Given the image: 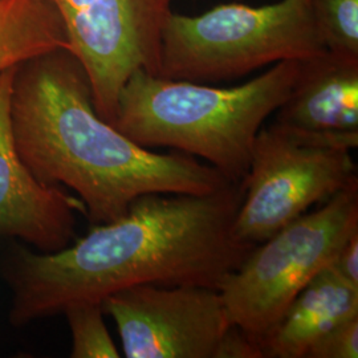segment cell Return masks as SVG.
Listing matches in <instances>:
<instances>
[{
  "instance_id": "cell-1",
  "label": "cell",
  "mask_w": 358,
  "mask_h": 358,
  "mask_svg": "<svg viewBox=\"0 0 358 358\" xmlns=\"http://www.w3.org/2000/svg\"><path fill=\"white\" fill-rule=\"evenodd\" d=\"M242 196V182L202 195L148 194L62 250L16 248L3 268L10 320L24 325L141 284L217 289L252 250L232 232Z\"/></svg>"
},
{
  "instance_id": "cell-2",
  "label": "cell",
  "mask_w": 358,
  "mask_h": 358,
  "mask_svg": "<svg viewBox=\"0 0 358 358\" xmlns=\"http://www.w3.org/2000/svg\"><path fill=\"white\" fill-rule=\"evenodd\" d=\"M11 120L17 150L34 176L71 189L93 224L122 217L148 194L202 195L234 183L192 155L142 148L105 121L85 71L66 50L17 68Z\"/></svg>"
},
{
  "instance_id": "cell-3",
  "label": "cell",
  "mask_w": 358,
  "mask_h": 358,
  "mask_svg": "<svg viewBox=\"0 0 358 358\" xmlns=\"http://www.w3.org/2000/svg\"><path fill=\"white\" fill-rule=\"evenodd\" d=\"M301 64L276 63L231 88L137 69L121 90L112 125L142 148L192 155L238 183L248 171L259 130L289 96Z\"/></svg>"
},
{
  "instance_id": "cell-4",
  "label": "cell",
  "mask_w": 358,
  "mask_h": 358,
  "mask_svg": "<svg viewBox=\"0 0 358 358\" xmlns=\"http://www.w3.org/2000/svg\"><path fill=\"white\" fill-rule=\"evenodd\" d=\"M325 52L309 0L262 7L226 3L196 16L170 10L161 28L157 76L219 83Z\"/></svg>"
},
{
  "instance_id": "cell-5",
  "label": "cell",
  "mask_w": 358,
  "mask_h": 358,
  "mask_svg": "<svg viewBox=\"0 0 358 358\" xmlns=\"http://www.w3.org/2000/svg\"><path fill=\"white\" fill-rule=\"evenodd\" d=\"M356 231L358 182L256 244L217 285L230 325L260 345Z\"/></svg>"
},
{
  "instance_id": "cell-6",
  "label": "cell",
  "mask_w": 358,
  "mask_h": 358,
  "mask_svg": "<svg viewBox=\"0 0 358 358\" xmlns=\"http://www.w3.org/2000/svg\"><path fill=\"white\" fill-rule=\"evenodd\" d=\"M349 148L272 122L256 136L243 196L232 232L239 243L267 241L315 205L353 183L357 165Z\"/></svg>"
},
{
  "instance_id": "cell-7",
  "label": "cell",
  "mask_w": 358,
  "mask_h": 358,
  "mask_svg": "<svg viewBox=\"0 0 358 358\" xmlns=\"http://www.w3.org/2000/svg\"><path fill=\"white\" fill-rule=\"evenodd\" d=\"M69 52L90 80L99 115L113 124L121 90L137 69L158 75L165 0H50Z\"/></svg>"
},
{
  "instance_id": "cell-8",
  "label": "cell",
  "mask_w": 358,
  "mask_h": 358,
  "mask_svg": "<svg viewBox=\"0 0 358 358\" xmlns=\"http://www.w3.org/2000/svg\"><path fill=\"white\" fill-rule=\"evenodd\" d=\"M101 307L127 358H214L231 327L219 291L205 285H134Z\"/></svg>"
},
{
  "instance_id": "cell-9",
  "label": "cell",
  "mask_w": 358,
  "mask_h": 358,
  "mask_svg": "<svg viewBox=\"0 0 358 358\" xmlns=\"http://www.w3.org/2000/svg\"><path fill=\"white\" fill-rule=\"evenodd\" d=\"M17 68L0 73V236L53 252L72 242L76 215L87 211L76 195L38 180L19 154L11 120Z\"/></svg>"
},
{
  "instance_id": "cell-10",
  "label": "cell",
  "mask_w": 358,
  "mask_h": 358,
  "mask_svg": "<svg viewBox=\"0 0 358 358\" xmlns=\"http://www.w3.org/2000/svg\"><path fill=\"white\" fill-rule=\"evenodd\" d=\"M273 122L356 150L358 146V59L327 51L304 60Z\"/></svg>"
},
{
  "instance_id": "cell-11",
  "label": "cell",
  "mask_w": 358,
  "mask_h": 358,
  "mask_svg": "<svg viewBox=\"0 0 358 358\" xmlns=\"http://www.w3.org/2000/svg\"><path fill=\"white\" fill-rule=\"evenodd\" d=\"M355 316H358V287L341 279L328 264L294 297L262 341L263 356L306 358L324 334Z\"/></svg>"
},
{
  "instance_id": "cell-12",
  "label": "cell",
  "mask_w": 358,
  "mask_h": 358,
  "mask_svg": "<svg viewBox=\"0 0 358 358\" xmlns=\"http://www.w3.org/2000/svg\"><path fill=\"white\" fill-rule=\"evenodd\" d=\"M59 50L69 44L50 0H0V73Z\"/></svg>"
},
{
  "instance_id": "cell-13",
  "label": "cell",
  "mask_w": 358,
  "mask_h": 358,
  "mask_svg": "<svg viewBox=\"0 0 358 358\" xmlns=\"http://www.w3.org/2000/svg\"><path fill=\"white\" fill-rule=\"evenodd\" d=\"M63 313L66 316L72 334L71 357H121L103 321L105 313L101 303H75L65 308Z\"/></svg>"
},
{
  "instance_id": "cell-14",
  "label": "cell",
  "mask_w": 358,
  "mask_h": 358,
  "mask_svg": "<svg viewBox=\"0 0 358 358\" xmlns=\"http://www.w3.org/2000/svg\"><path fill=\"white\" fill-rule=\"evenodd\" d=\"M327 51L358 59V0H309Z\"/></svg>"
},
{
  "instance_id": "cell-15",
  "label": "cell",
  "mask_w": 358,
  "mask_h": 358,
  "mask_svg": "<svg viewBox=\"0 0 358 358\" xmlns=\"http://www.w3.org/2000/svg\"><path fill=\"white\" fill-rule=\"evenodd\" d=\"M357 357L358 316H355L324 334L308 350L306 358Z\"/></svg>"
},
{
  "instance_id": "cell-16",
  "label": "cell",
  "mask_w": 358,
  "mask_h": 358,
  "mask_svg": "<svg viewBox=\"0 0 358 358\" xmlns=\"http://www.w3.org/2000/svg\"><path fill=\"white\" fill-rule=\"evenodd\" d=\"M214 358H264L262 348L243 331L231 325L223 334Z\"/></svg>"
},
{
  "instance_id": "cell-17",
  "label": "cell",
  "mask_w": 358,
  "mask_h": 358,
  "mask_svg": "<svg viewBox=\"0 0 358 358\" xmlns=\"http://www.w3.org/2000/svg\"><path fill=\"white\" fill-rule=\"evenodd\" d=\"M329 267L345 282L358 287V231H356L329 263Z\"/></svg>"
},
{
  "instance_id": "cell-18",
  "label": "cell",
  "mask_w": 358,
  "mask_h": 358,
  "mask_svg": "<svg viewBox=\"0 0 358 358\" xmlns=\"http://www.w3.org/2000/svg\"><path fill=\"white\" fill-rule=\"evenodd\" d=\"M165 1H166V3H170V1H171V0H165Z\"/></svg>"
}]
</instances>
